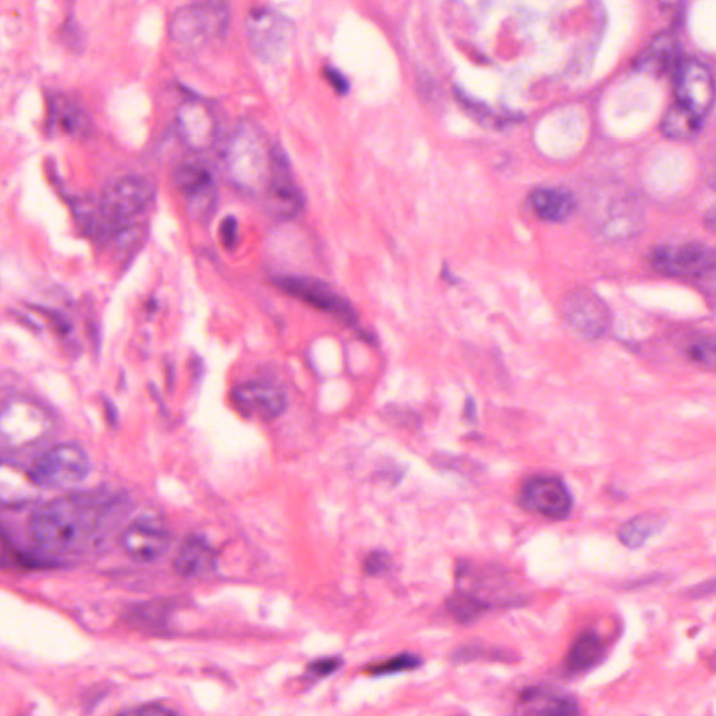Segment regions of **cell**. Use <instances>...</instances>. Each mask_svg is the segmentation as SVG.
Listing matches in <instances>:
<instances>
[{"mask_svg":"<svg viewBox=\"0 0 716 716\" xmlns=\"http://www.w3.org/2000/svg\"><path fill=\"white\" fill-rule=\"evenodd\" d=\"M273 146L251 122H242L227 143L224 167L230 181L255 194L265 190L272 173Z\"/></svg>","mask_w":716,"mask_h":716,"instance_id":"7a4b0ae2","label":"cell"},{"mask_svg":"<svg viewBox=\"0 0 716 716\" xmlns=\"http://www.w3.org/2000/svg\"><path fill=\"white\" fill-rule=\"evenodd\" d=\"M684 355L697 367L716 373V337L715 334H692L683 340Z\"/></svg>","mask_w":716,"mask_h":716,"instance_id":"4316f807","label":"cell"},{"mask_svg":"<svg viewBox=\"0 0 716 716\" xmlns=\"http://www.w3.org/2000/svg\"><path fill=\"white\" fill-rule=\"evenodd\" d=\"M156 197V184L146 175L128 174L108 184L101 195L100 210L108 224L117 230L146 211Z\"/></svg>","mask_w":716,"mask_h":716,"instance_id":"52a82bcc","label":"cell"},{"mask_svg":"<svg viewBox=\"0 0 716 716\" xmlns=\"http://www.w3.org/2000/svg\"><path fill=\"white\" fill-rule=\"evenodd\" d=\"M664 519L661 515L643 514L637 515L630 520H627L620 529H618V539L627 548L637 549L646 544L652 536L661 532Z\"/></svg>","mask_w":716,"mask_h":716,"instance_id":"d4e9b609","label":"cell"},{"mask_svg":"<svg viewBox=\"0 0 716 716\" xmlns=\"http://www.w3.org/2000/svg\"><path fill=\"white\" fill-rule=\"evenodd\" d=\"M220 236L227 250L235 249L236 242H239V220L234 216H229L221 221Z\"/></svg>","mask_w":716,"mask_h":716,"instance_id":"d6a6232c","label":"cell"},{"mask_svg":"<svg viewBox=\"0 0 716 716\" xmlns=\"http://www.w3.org/2000/svg\"><path fill=\"white\" fill-rule=\"evenodd\" d=\"M174 185L187 199L190 218L208 221L218 206L214 175L202 164H184L174 174Z\"/></svg>","mask_w":716,"mask_h":716,"instance_id":"9a60e30c","label":"cell"},{"mask_svg":"<svg viewBox=\"0 0 716 716\" xmlns=\"http://www.w3.org/2000/svg\"><path fill=\"white\" fill-rule=\"evenodd\" d=\"M422 659L415 653L404 652L394 658L386 659V661L370 664L365 669V673L374 678L390 676V674H398L404 672L416 671L420 668Z\"/></svg>","mask_w":716,"mask_h":716,"instance_id":"f1b7e54d","label":"cell"},{"mask_svg":"<svg viewBox=\"0 0 716 716\" xmlns=\"http://www.w3.org/2000/svg\"><path fill=\"white\" fill-rule=\"evenodd\" d=\"M231 401L242 417L262 422L279 419L288 405L285 390L266 381L236 385L231 393Z\"/></svg>","mask_w":716,"mask_h":716,"instance_id":"5bb4252c","label":"cell"},{"mask_svg":"<svg viewBox=\"0 0 716 716\" xmlns=\"http://www.w3.org/2000/svg\"><path fill=\"white\" fill-rule=\"evenodd\" d=\"M716 594V579L704 582L697 586H693L686 592V596L692 597V599H702V597Z\"/></svg>","mask_w":716,"mask_h":716,"instance_id":"d590c367","label":"cell"},{"mask_svg":"<svg viewBox=\"0 0 716 716\" xmlns=\"http://www.w3.org/2000/svg\"><path fill=\"white\" fill-rule=\"evenodd\" d=\"M491 607L492 605L488 602L481 599L476 595L466 594V592H456L447 602V609L462 625H469V623L475 621L477 617H481Z\"/></svg>","mask_w":716,"mask_h":716,"instance_id":"83f0119b","label":"cell"},{"mask_svg":"<svg viewBox=\"0 0 716 716\" xmlns=\"http://www.w3.org/2000/svg\"><path fill=\"white\" fill-rule=\"evenodd\" d=\"M520 703H522V707L528 708V713L533 714L575 715L580 713L579 704L573 697L546 692L543 689L527 690L522 693Z\"/></svg>","mask_w":716,"mask_h":716,"instance_id":"603a6c76","label":"cell"},{"mask_svg":"<svg viewBox=\"0 0 716 716\" xmlns=\"http://www.w3.org/2000/svg\"><path fill=\"white\" fill-rule=\"evenodd\" d=\"M649 265L664 276H704L716 267V251L702 242H672L649 252Z\"/></svg>","mask_w":716,"mask_h":716,"instance_id":"ba28073f","label":"cell"},{"mask_svg":"<svg viewBox=\"0 0 716 716\" xmlns=\"http://www.w3.org/2000/svg\"><path fill=\"white\" fill-rule=\"evenodd\" d=\"M519 504L525 511L563 520L573 511L574 499L566 484L558 476L535 475L522 483Z\"/></svg>","mask_w":716,"mask_h":716,"instance_id":"8fae6325","label":"cell"},{"mask_svg":"<svg viewBox=\"0 0 716 716\" xmlns=\"http://www.w3.org/2000/svg\"><path fill=\"white\" fill-rule=\"evenodd\" d=\"M715 178H716V173H715ZM715 183H716V179H715Z\"/></svg>","mask_w":716,"mask_h":716,"instance_id":"60d3db41","label":"cell"},{"mask_svg":"<svg viewBox=\"0 0 716 716\" xmlns=\"http://www.w3.org/2000/svg\"><path fill=\"white\" fill-rule=\"evenodd\" d=\"M680 62L679 41L671 33H661L638 56L636 68L642 74L663 76L676 71Z\"/></svg>","mask_w":716,"mask_h":716,"instance_id":"ac0fdd59","label":"cell"},{"mask_svg":"<svg viewBox=\"0 0 716 716\" xmlns=\"http://www.w3.org/2000/svg\"><path fill=\"white\" fill-rule=\"evenodd\" d=\"M147 229L143 224H128L125 227H118L115 233L117 252L125 257H132L135 252L141 250L143 242L146 241Z\"/></svg>","mask_w":716,"mask_h":716,"instance_id":"f546056e","label":"cell"},{"mask_svg":"<svg viewBox=\"0 0 716 716\" xmlns=\"http://www.w3.org/2000/svg\"><path fill=\"white\" fill-rule=\"evenodd\" d=\"M704 120L695 117L694 113L684 110L678 102L669 108L664 113L661 128L664 136L674 139V141H687L700 132Z\"/></svg>","mask_w":716,"mask_h":716,"instance_id":"484cf974","label":"cell"},{"mask_svg":"<svg viewBox=\"0 0 716 716\" xmlns=\"http://www.w3.org/2000/svg\"><path fill=\"white\" fill-rule=\"evenodd\" d=\"M658 3L664 15L672 22L678 23L682 19L686 0H658Z\"/></svg>","mask_w":716,"mask_h":716,"instance_id":"836d02e7","label":"cell"},{"mask_svg":"<svg viewBox=\"0 0 716 716\" xmlns=\"http://www.w3.org/2000/svg\"><path fill=\"white\" fill-rule=\"evenodd\" d=\"M55 421L45 406L30 398H10L0 416V440L3 450H25L37 444L54 430Z\"/></svg>","mask_w":716,"mask_h":716,"instance_id":"277c9868","label":"cell"},{"mask_svg":"<svg viewBox=\"0 0 716 716\" xmlns=\"http://www.w3.org/2000/svg\"><path fill=\"white\" fill-rule=\"evenodd\" d=\"M393 565V559L388 551L374 550L364 560V573L370 576H379L386 573Z\"/></svg>","mask_w":716,"mask_h":716,"instance_id":"4dcf8cb0","label":"cell"},{"mask_svg":"<svg viewBox=\"0 0 716 716\" xmlns=\"http://www.w3.org/2000/svg\"><path fill=\"white\" fill-rule=\"evenodd\" d=\"M131 714H137V715H169L174 714V711L164 708L163 705H146V707H142L139 709H133L131 711Z\"/></svg>","mask_w":716,"mask_h":716,"instance_id":"8d00e7d4","label":"cell"},{"mask_svg":"<svg viewBox=\"0 0 716 716\" xmlns=\"http://www.w3.org/2000/svg\"><path fill=\"white\" fill-rule=\"evenodd\" d=\"M169 546H172V535L152 519L136 520L122 536V548L125 553L141 563H152L162 559Z\"/></svg>","mask_w":716,"mask_h":716,"instance_id":"e0dca14e","label":"cell"},{"mask_svg":"<svg viewBox=\"0 0 716 716\" xmlns=\"http://www.w3.org/2000/svg\"><path fill=\"white\" fill-rule=\"evenodd\" d=\"M177 131L181 142L194 152H206L219 139V121L213 107L202 100H188L179 106Z\"/></svg>","mask_w":716,"mask_h":716,"instance_id":"2e32d148","label":"cell"},{"mask_svg":"<svg viewBox=\"0 0 716 716\" xmlns=\"http://www.w3.org/2000/svg\"><path fill=\"white\" fill-rule=\"evenodd\" d=\"M605 646L594 631L582 632L565 657L566 671L588 672L604 659Z\"/></svg>","mask_w":716,"mask_h":716,"instance_id":"7402d4cb","label":"cell"},{"mask_svg":"<svg viewBox=\"0 0 716 716\" xmlns=\"http://www.w3.org/2000/svg\"><path fill=\"white\" fill-rule=\"evenodd\" d=\"M343 667V659L340 658H323L317 659L308 664L307 672L309 676L323 679L337 673Z\"/></svg>","mask_w":716,"mask_h":716,"instance_id":"1f68e13d","label":"cell"},{"mask_svg":"<svg viewBox=\"0 0 716 716\" xmlns=\"http://www.w3.org/2000/svg\"><path fill=\"white\" fill-rule=\"evenodd\" d=\"M275 283L286 295L295 297L319 311L329 313L346 327H357L359 316L353 304L334 291L328 283L316 279V277L295 275L277 277Z\"/></svg>","mask_w":716,"mask_h":716,"instance_id":"9c48e42d","label":"cell"},{"mask_svg":"<svg viewBox=\"0 0 716 716\" xmlns=\"http://www.w3.org/2000/svg\"><path fill=\"white\" fill-rule=\"evenodd\" d=\"M705 224H707L711 231H715L716 233V208L709 211L707 219H705Z\"/></svg>","mask_w":716,"mask_h":716,"instance_id":"f35d334b","label":"cell"},{"mask_svg":"<svg viewBox=\"0 0 716 716\" xmlns=\"http://www.w3.org/2000/svg\"><path fill=\"white\" fill-rule=\"evenodd\" d=\"M563 316L571 331L581 339L597 340L609 331V308L596 293L580 287L565 297Z\"/></svg>","mask_w":716,"mask_h":716,"instance_id":"7c38bea8","label":"cell"},{"mask_svg":"<svg viewBox=\"0 0 716 716\" xmlns=\"http://www.w3.org/2000/svg\"><path fill=\"white\" fill-rule=\"evenodd\" d=\"M463 414H465V419L467 421H472V422L476 421V419H477V405H476L475 399L472 398V396H469V398L466 399L465 411H463Z\"/></svg>","mask_w":716,"mask_h":716,"instance_id":"74e56055","label":"cell"},{"mask_svg":"<svg viewBox=\"0 0 716 716\" xmlns=\"http://www.w3.org/2000/svg\"><path fill=\"white\" fill-rule=\"evenodd\" d=\"M245 29L252 53L266 64L285 58L296 38L291 20L271 8L252 9L246 15Z\"/></svg>","mask_w":716,"mask_h":716,"instance_id":"5b68a950","label":"cell"},{"mask_svg":"<svg viewBox=\"0 0 716 716\" xmlns=\"http://www.w3.org/2000/svg\"><path fill=\"white\" fill-rule=\"evenodd\" d=\"M323 75L327 77L329 85H331L333 89L339 92V95H346L349 91V84L348 80L344 79V76L340 74V71L333 68H327L323 70Z\"/></svg>","mask_w":716,"mask_h":716,"instance_id":"e575fe53","label":"cell"},{"mask_svg":"<svg viewBox=\"0 0 716 716\" xmlns=\"http://www.w3.org/2000/svg\"><path fill=\"white\" fill-rule=\"evenodd\" d=\"M40 488L30 476L29 471L4 462L0 472V493L4 506H23L34 499L35 491Z\"/></svg>","mask_w":716,"mask_h":716,"instance_id":"44dd1931","label":"cell"},{"mask_svg":"<svg viewBox=\"0 0 716 716\" xmlns=\"http://www.w3.org/2000/svg\"><path fill=\"white\" fill-rule=\"evenodd\" d=\"M51 117L56 126H59L66 135L80 137L86 135L90 129V118L85 108L69 100L68 97H55Z\"/></svg>","mask_w":716,"mask_h":716,"instance_id":"cb8c5ba5","label":"cell"},{"mask_svg":"<svg viewBox=\"0 0 716 716\" xmlns=\"http://www.w3.org/2000/svg\"><path fill=\"white\" fill-rule=\"evenodd\" d=\"M530 205L539 219L550 223L569 220L576 210V199L569 190L538 188L530 194Z\"/></svg>","mask_w":716,"mask_h":716,"instance_id":"d6986e66","label":"cell"},{"mask_svg":"<svg viewBox=\"0 0 716 716\" xmlns=\"http://www.w3.org/2000/svg\"><path fill=\"white\" fill-rule=\"evenodd\" d=\"M91 471L87 452L77 444H59L41 453L29 469L30 476L40 488L56 491L84 482Z\"/></svg>","mask_w":716,"mask_h":716,"instance_id":"8992f818","label":"cell"},{"mask_svg":"<svg viewBox=\"0 0 716 716\" xmlns=\"http://www.w3.org/2000/svg\"><path fill=\"white\" fill-rule=\"evenodd\" d=\"M230 25V10L219 0L187 4L173 15L168 34L173 43L199 48L224 37Z\"/></svg>","mask_w":716,"mask_h":716,"instance_id":"3957f363","label":"cell"},{"mask_svg":"<svg viewBox=\"0 0 716 716\" xmlns=\"http://www.w3.org/2000/svg\"><path fill=\"white\" fill-rule=\"evenodd\" d=\"M674 91L679 106L705 120L715 101L714 76L702 62L682 60L674 71Z\"/></svg>","mask_w":716,"mask_h":716,"instance_id":"4fadbf2b","label":"cell"},{"mask_svg":"<svg viewBox=\"0 0 716 716\" xmlns=\"http://www.w3.org/2000/svg\"><path fill=\"white\" fill-rule=\"evenodd\" d=\"M112 502L104 494H69L51 499L30 518L35 543L49 553H74L89 548L104 527Z\"/></svg>","mask_w":716,"mask_h":716,"instance_id":"6da1fadb","label":"cell"},{"mask_svg":"<svg viewBox=\"0 0 716 716\" xmlns=\"http://www.w3.org/2000/svg\"><path fill=\"white\" fill-rule=\"evenodd\" d=\"M264 192L267 213L277 220L295 219L306 208V197L293 177L287 154L279 146H273L272 173Z\"/></svg>","mask_w":716,"mask_h":716,"instance_id":"30bf717a","label":"cell"},{"mask_svg":"<svg viewBox=\"0 0 716 716\" xmlns=\"http://www.w3.org/2000/svg\"><path fill=\"white\" fill-rule=\"evenodd\" d=\"M442 277H444L448 283H451V285H455V283L460 282L455 276H452V273L450 271H448V266H445L444 271H442Z\"/></svg>","mask_w":716,"mask_h":716,"instance_id":"ab89813d","label":"cell"},{"mask_svg":"<svg viewBox=\"0 0 716 716\" xmlns=\"http://www.w3.org/2000/svg\"><path fill=\"white\" fill-rule=\"evenodd\" d=\"M214 564L216 551L208 540L200 536H192L179 549L174 560V570L184 579H194L213 570Z\"/></svg>","mask_w":716,"mask_h":716,"instance_id":"ffe728a7","label":"cell"}]
</instances>
